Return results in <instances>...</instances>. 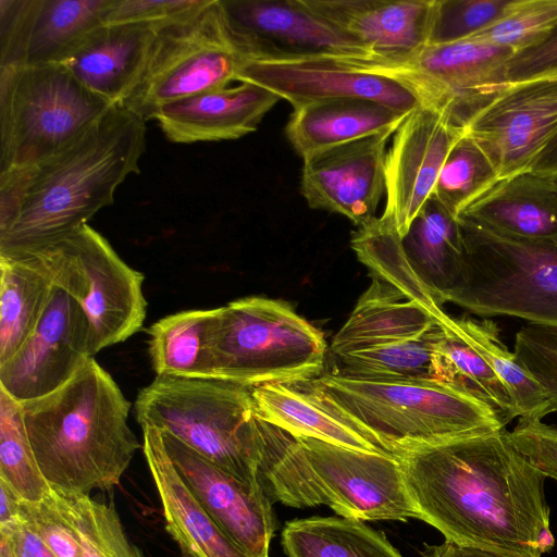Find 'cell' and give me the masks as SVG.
Masks as SVG:
<instances>
[{"mask_svg":"<svg viewBox=\"0 0 557 557\" xmlns=\"http://www.w3.org/2000/svg\"><path fill=\"white\" fill-rule=\"evenodd\" d=\"M397 458L419 519L445 541L506 557H542L553 548L546 476L506 428Z\"/></svg>","mask_w":557,"mask_h":557,"instance_id":"cell-1","label":"cell"},{"mask_svg":"<svg viewBox=\"0 0 557 557\" xmlns=\"http://www.w3.org/2000/svg\"><path fill=\"white\" fill-rule=\"evenodd\" d=\"M21 407L40 472L62 496L114 488L143 447L127 422L131 403L94 357L62 386Z\"/></svg>","mask_w":557,"mask_h":557,"instance_id":"cell-2","label":"cell"},{"mask_svg":"<svg viewBox=\"0 0 557 557\" xmlns=\"http://www.w3.org/2000/svg\"><path fill=\"white\" fill-rule=\"evenodd\" d=\"M146 121L121 103L36 164L20 213L0 235V252L36 247L87 222L140 172Z\"/></svg>","mask_w":557,"mask_h":557,"instance_id":"cell-3","label":"cell"},{"mask_svg":"<svg viewBox=\"0 0 557 557\" xmlns=\"http://www.w3.org/2000/svg\"><path fill=\"white\" fill-rule=\"evenodd\" d=\"M262 425L259 479L271 502L295 508L324 505L360 521L419 519L397 456L293 437Z\"/></svg>","mask_w":557,"mask_h":557,"instance_id":"cell-4","label":"cell"},{"mask_svg":"<svg viewBox=\"0 0 557 557\" xmlns=\"http://www.w3.org/2000/svg\"><path fill=\"white\" fill-rule=\"evenodd\" d=\"M297 384L394 456L505 428L491 408L436 381L354 379L332 371Z\"/></svg>","mask_w":557,"mask_h":557,"instance_id":"cell-5","label":"cell"},{"mask_svg":"<svg viewBox=\"0 0 557 557\" xmlns=\"http://www.w3.org/2000/svg\"><path fill=\"white\" fill-rule=\"evenodd\" d=\"M138 423L166 432L253 490L264 432L251 387L218 379L161 376L138 392Z\"/></svg>","mask_w":557,"mask_h":557,"instance_id":"cell-6","label":"cell"},{"mask_svg":"<svg viewBox=\"0 0 557 557\" xmlns=\"http://www.w3.org/2000/svg\"><path fill=\"white\" fill-rule=\"evenodd\" d=\"M213 379L253 387L296 384L322 374L323 334L283 300L251 296L214 308Z\"/></svg>","mask_w":557,"mask_h":557,"instance_id":"cell-7","label":"cell"},{"mask_svg":"<svg viewBox=\"0 0 557 557\" xmlns=\"http://www.w3.org/2000/svg\"><path fill=\"white\" fill-rule=\"evenodd\" d=\"M457 220L466 260L446 302L482 318L508 315L557 329V242L515 239Z\"/></svg>","mask_w":557,"mask_h":557,"instance_id":"cell-8","label":"cell"},{"mask_svg":"<svg viewBox=\"0 0 557 557\" xmlns=\"http://www.w3.org/2000/svg\"><path fill=\"white\" fill-rule=\"evenodd\" d=\"M246 62L221 0H205L157 28L145 66L121 104L145 121L153 120L168 103L228 87Z\"/></svg>","mask_w":557,"mask_h":557,"instance_id":"cell-9","label":"cell"},{"mask_svg":"<svg viewBox=\"0 0 557 557\" xmlns=\"http://www.w3.org/2000/svg\"><path fill=\"white\" fill-rule=\"evenodd\" d=\"M113 104L60 63L0 67V171L36 165Z\"/></svg>","mask_w":557,"mask_h":557,"instance_id":"cell-10","label":"cell"},{"mask_svg":"<svg viewBox=\"0 0 557 557\" xmlns=\"http://www.w3.org/2000/svg\"><path fill=\"white\" fill-rule=\"evenodd\" d=\"M32 248L44 255L54 284L81 305L91 357L141 329L147 312L144 274L125 263L88 223Z\"/></svg>","mask_w":557,"mask_h":557,"instance_id":"cell-11","label":"cell"},{"mask_svg":"<svg viewBox=\"0 0 557 557\" xmlns=\"http://www.w3.org/2000/svg\"><path fill=\"white\" fill-rule=\"evenodd\" d=\"M498 180L530 173L557 135V69L508 82L461 125Z\"/></svg>","mask_w":557,"mask_h":557,"instance_id":"cell-12","label":"cell"},{"mask_svg":"<svg viewBox=\"0 0 557 557\" xmlns=\"http://www.w3.org/2000/svg\"><path fill=\"white\" fill-rule=\"evenodd\" d=\"M239 82L262 86L293 108L332 99L372 100L410 114L429 104L419 88L401 72L352 61L318 58L292 61H247Z\"/></svg>","mask_w":557,"mask_h":557,"instance_id":"cell-13","label":"cell"},{"mask_svg":"<svg viewBox=\"0 0 557 557\" xmlns=\"http://www.w3.org/2000/svg\"><path fill=\"white\" fill-rule=\"evenodd\" d=\"M221 3L247 61L332 58L393 69L312 13L300 0H221Z\"/></svg>","mask_w":557,"mask_h":557,"instance_id":"cell-14","label":"cell"},{"mask_svg":"<svg viewBox=\"0 0 557 557\" xmlns=\"http://www.w3.org/2000/svg\"><path fill=\"white\" fill-rule=\"evenodd\" d=\"M89 352V326L77 300L54 284L36 326L0 364V388L18 403L45 396L67 382Z\"/></svg>","mask_w":557,"mask_h":557,"instance_id":"cell-15","label":"cell"},{"mask_svg":"<svg viewBox=\"0 0 557 557\" xmlns=\"http://www.w3.org/2000/svg\"><path fill=\"white\" fill-rule=\"evenodd\" d=\"M462 133L446 108L432 104L412 111L394 133L385 159L386 202L381 216L391 222L400 239L431 197Z\"/></svg>","mask_w":557,"mask_h":557,"instance_id":"cell-16","label":"cell"},{"mask_svg":"<svg viewBox=\"0 0 557 557\" xmlns=\"http://www.w3.org/2000/svg\"><path fill=\"white\" fill-rule=\"evenodd\" d=\"M516 52L474 38L425 46L403 66L429 104L446 108L461 127L465 120L508 82L506 67Z\"/></svg>","mask_w":557,"mask_h":557,"instance_id":"cell-17","label":"cell"},{"mask_svg":"<svg viewBox=\"0 0 557 557\" xmlns=\"http://www.w3.org/2000/svg\"><path fill=\"white\" fill-rule=\"evenodd\" d=\"M394 133L363 137L305 159L300 193L307 205L342 214L358 227L374 220L385 193L386 146Z\"/></svg>","mask_w":557,"mask_h":557,"instance_id":"cell-18","label":"cell"},{"mask_svg":"<svg viewBox=\"0 0 557 557\" xmlns=\"http://www.w3.org/2000/svg\"><path fill=\"white\" fill-rule=\"evenodd\" d=\"M110 0H0V67L62 63Z\"/></svg>","mask_w":557,"mask_h":557,"instance_id":"cell-19","label":"cell"},{"mask_svg":"<svg viewBox=\"0 0 557 557\" xmlns=\"http://www.w3.org/2000/svg\"><path fill=\"white\" fill-rule=\"evenodd\" d=\"M160 433L170 459L205 511L244 552L269 557L275 524L264 491L247 486L173 435Z\"/></svg>","mask_w":557,"mask_h":557,"instance_id":"cell-20","label":"cell"},{"mask_svg":"<svg viewBox=\"0 0 557 557\" xmlns=\"http://www.w3.org/2000/svg\"><path fill=\"white\" fill-rule=\"evenodd\" d=\"M395 70L425 46L434 0H300Z\"/></svg>","mask_w":557,"mask_h":557,"instance_id":"cell-21","label":"cell"},{"mask_svg":"<svg viewBox=\"0 0 557 557\" xmlns=\"http://www.w3.org/2000/svg\"><path fill=\"white\" fill-rule=\"evenodd\" d=\"M280 99L262 86L240 82L168 103L153 120L175 144L237 139L256 132Z\"/></svg>","mask_w":557,"mask_h":557,"instance_id":"cell-22","label":"cell"},{"mask_svg":"<svg viewBox=\"0 0 557 557\" xmlns=\"http://www.w3.org/2000/svg\"><path fill=\"white\" fill-rule=\"evenodd\" d=\"M143 451L181 557H252L205 511L178 474L158 429L144 425Z\"/></svg>","mask_w":557,"mask_h":557,"instance_id":"cell-23","label":"cell"},{"mask_svg":"<svg viewBox=\"0 0 557 557\" xmlns=\"http://www.w3.org/2000/svg\"><path fill=\"white\" fill-rule=\"evenodd\" d=\"M372 277V285L332 341L334 357L416 339L436 325L433 308L438 302L429 290L409 299L389 283Z\"/></svg>","mask_w":557,"mask_h":557,"instance_id":"cell-24","label":"cell"},{"mask_svg":"<svg viewBox=\"0 0 557 557\" xmlns=\"http://www.w3.org/2000/svg\"><path fill=\"white\" fill-rule=\"evenodd\" d=\"M156 30L149 24H101L60 64L91 92L122 103L145 66Z\"/></svg>","mask_w":557,"mask_h":557,"instance_id":"cell-25","label":"cell"},{"mask_svg":"<svg viewBox=\"0 0 557 557\" xmlns=\"http://www.w3.org/2000/svg\"><path fill=\"white\" fill-rule=\"evenodd\" d=\"M458 218L515 239L555 243L557 181L533 173L500 180L469 203Z\"/></svg>","mask_w":557,"mask_h":557,"instance_id":"cell-26","label":"cell"},{"mask_svg":"<svg viewBox=\"0 0 557 557\" xmlns=\"http://www.w3.org/2000/svg\"><path fill=\"white\" fill-rule=\"evenodd\" d=\"M407 115L372 100H323L293 108L285 135L305 160L363 137L396 132Z\"/></svg>","mask_w":557,"mask_h":557,"instance_id":"cell-27","label":"cell"},{"mask_svg":"<svg viewBox=\"0 0 557 557\" xmlns=\"http://www.w3.org/2000/svg\"><path fill=\"white\" fill-rule=\"evenodd\" d=\"M401 247L414 274L443 306L458 286L465 268L458 220L431 196L401 239Z\"/></svg>","mask_w":557,"mask_h":557,"instance_id":"cell-28","label":"cell"},{"mask_svg":"<svg viewBox=\"0 0 557 557\" xmlns=\"http://www.w3.org/2000/svg\"><path fill=\"white\" fill-rule=\"evenodd\" d=\"M251 397L260 420L293 437H310L352 449L392 455L297 383L253 386Z\"/></svg>","mask_w":557,"mask_h":557,"instance_id":"cell-29","label":"cell"},{"mask_svg":"<svg viewBox=\"0 0 557 557\" xmlns=\"http://www.w3.org/2000/svg\"><path fill=\"white\" fill-rule=\"evenodd\" d=\"M0 364L10 359L39 321L54 287L39 249L0 252Z\"/></svg>","mask_w":557,"mask_h":557,"instance_id":"cell-30","label":"cell"},{"mask_svg":"<svg viewBox=\"0 0 557 557\" xmlns=\"http://www.w3.org/2000/svg\"><path fill=\"white\" fill-rule=\"evenodd\" d=\"M437 321L435 349L437 380L491 408L506 426L517 411L503 381L455 330L442 305L433 308Z\"/></svg>","mask_w":557,"mask_h":557,"instance_id":"cell-31","label":"cell"},{"mask_svg":"<svg viewBox=\"0 0 557 557\" xmlns=\"http://www.w3.org/2000/svg\"><path fill=\"white\" fill-rule=\"evenodd\" d=\"M213 309L184 310L148 330L151 364L161 376L213 379L210 348Z\"/></svg>","mask_w":557,"mask_h":557,"instance_id":"cell-32","label":"cell"},{"mask_svg":"<svg viewBox=\"0 0 557 557\" xmlns=\"http://www.w3.org/2000/svg\"><path fill=\"white\" fill-rule=\"evenodd\" d=\"M287 557H403L364 521L310 517L288 521L282 531Z\"/></svg>","mask_w":557,"mask_h":557,"instance_id":"cell-33","label":"cell"},{"mask_svg":"<svg viewBox=\"0 0 557 557\" xmlns=\"http://www.w3.org/2000/svg\"><path fill=\"white\" fill-rule=\"evenodd\" d=\"M451 324L503 381L519 418L542 420L548 414L549 396L546 389L505 346L495 322L451 317Z\"/></svg>","mask_w":557,"mask_h":557,"instance_id":"cell-34","label":"cell"},{"mask_svg":"<svg viewBox=\"0 0 557 557\" xmlns=\"http://www.w3.org/2000/svg\"><path fill=\"white\" fill-rule=\"evenodd\" d=\"M436 325L408 342L336 356L333 372L354 379L436 381Z\"/></svg>","mask_w":557,"mask_h":557,"instance_id":"cell-35","label":"cell"},{"mask_svg":"<svg viewBox=\"0 0 557 557\" xmlns=\"http://www.w3.org/2000/svg\"><path fill=\"white\" fill-rule=\"evenodd\" d=\"M0 479L20 496L39 502L51 493L34 456L21 403L0 388Z\"/></svg>","mask_w":557,"mask_h":557,"instance_id":"cell-36","label":"cell"},{"mask_svg":"<svg viewBox=\"0 0 557 557\" xmlns=\"http://www.w3.org/2000/svg\"><path fill=\"white\" fill-rule=\"evenodd\" d=\"M498 181L484 152L462 133L449 151L431 196L458 219L469 203Z\"/></svg>","mask_w":557,"mask_h":557,"instance_id":"cell-37","label":"cell"},{"mask_svg":"<svg viewBox=\"0 0 557 557\" xmlns=\"http://www.w3.org/2000/svg\"><path fill=\"white\" fill-rule=\"evenodd\" d=\"M60 497L78 534L83 557H145L127 537L114 506L97 502L89 495Z\"/></svg>","mask_w":557,"mask_h":557,"instance_id":"cell-38","label":"cell"},{"mask_svg":"<svg viewBox=\"0 0 557 557\" xmlns=\"http://www.w3.org/2000/svg\"><path fill=\"white\" fill-rule=\"evenodd\" d=\"M556 29L557 0H512L499 21L469 38L507 47L517 55L539 46Z\"/></svg>","mask_w":557,"mask_h":557,"instance_id":"cell-39","label":"cell"},{"mask_svg":"<svg viewBox=\"0 0 557 557\" xmlns=\"http://www.w3.org/2000/svg\"><path fill=\"white\" fill-rule=\"evenodd\" d=\"M512 0H434L428 46L459 41L488 28Z\"/></svg>","mask_w":557,"mask_h":557,"instance_id":"cell-40","label":"cell"},{"mask_svg":"<svg viewBox=\"0 0 557 557\" xmlns=\"http://www.w3.org/2000/svg\"><path fill=\"white\" fill-rule=\"evenodd\" d=\"M18 517L57 557H83L78 534L65 513L60 495L53 490L39 502L23 499Z\"/></svg>","mask_w":557,"mask_h":557,"instance_id":"cell-41","label":"cell"},{"mask_svg":"<svg viewBox=\"0 0 557 557\" xmlns=\"http://www.w3.org/2000/svg\"><path fill=\"white\" fill-rule=\"evenodd\" d=\"M205 0H110L103 24H149L156 28L176 21Z\"/></svg>","mask_w":557,"mask_h":557,"instance_id":"cell-42","label":"cell"},{"mask_svg":"<svg viewBox=\"0 0 557 557\" xmlns=\"http://www.w3.org/2000/svg\"><path fill=\"white\" fill-rule=\"evenodd\" d=\"M510 438L546 478L557 481V426L539 419L519 418Z\"/></svg>","mask_w":557,"mask_h":557,"instance_id":"cell-43","label":"cell"},{"mask_svg":"<svg viewBox=\"0 0 557 557\" xmlns=\"http://www.w3.org/2000/svg\"><path fill=\"white\" fill-rule=\"evenodd\" d=\"M36 165L0 171V235L14 224L23 205Z\"/></svg>","mask_w":557,"mask_h":557,"instance_id":"cell-44","label":"cell"},{"mask_svg":"<svg viewBox=\"0 0 557 557\" xmlns=\"http://www.w3.org/2000/svg\"><path fill=\"white\" fill-rule=\"evenodd\" d=\"M557 69V29L539 46L515 55L506 67L507 82Z\"/></svg>","mask_w":557,"mask_h":557,"instance_id":"cell-45","label":"cell"},{"mask_svg":"<svg viewBox=\"0 0 557 557\" xmlns=\"http://www.w3.org/2000/svg\"><path fill=\"white\" fill-rule=\"evenodd\" d=\"M0 530L10 536L15 557H57L20 517L10 524L0 525Z\"/></svg>","mask_w":557,"mask_h":557,"instance_id":"cell-46","label":"cell"},{"mask_svg":"<svg viewBox=\"0 0 557 557\" xmlns=\"http://www.w3.org/2000/svg\"><path fill=\"white\" fill-rule=\"evenodd\" d=\"M422 557H506L492 552H486L472 547H465L455 543L445 541L440 545L426 546Z\"/></svg>","mask_w":557,"mask_h":557,"instance_id":"cell-47","label":"cell"},{"mask_svg":"<svg viewBox=\"0 0 557 557\" xmlns=\"http://www.w3.org/2000/svg\"><path fill=\"white\" fill-rule=\"evenodd\" d=\"M23 498L4 480L0 479V525H7L18 519Z\"/></svg>","mask_w":557,"mask_h":557,"instance_id":"cell-48","label":"cell"},{"mask_svg":"<svg viewBox=\"0 0 557 557\" xmlns=\"http://www.w3.org/2000/svg\"><path fill=\"white\" fill-rule=\"evenodd\" d=\"M530 173L557 181V135L539 156Z\"/></svg>","mask_w":557,"mask_h":557,"instance_id":"cell-49","label":"cell"},{"mask_svg":"<svg viewBox=\"0 0 557 557\" xmlns=\"http://www.w3.org/2000/svg\"><path fill=\"white\" fill-rule=\"evenodd\" d=\"M555 394H556V406H557V386H556V393Z\"/></svg>","mask_w":557,"mask_h":557,"instance_id":"cell-50","label":"cell"}]
</instances>
